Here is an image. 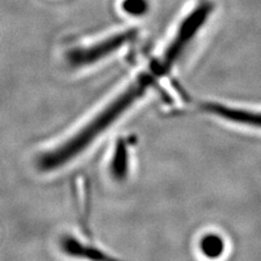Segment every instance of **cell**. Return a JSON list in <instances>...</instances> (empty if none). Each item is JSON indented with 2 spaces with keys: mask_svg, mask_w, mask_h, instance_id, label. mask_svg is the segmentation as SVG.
<instances>
[{
  "mask_svg": "<svg viewBox=\"0 0 261 261\" xmlns=\"http://www.w3.org/2000/svg\"><path fill=\"white\" fill-rule=\"evenodd\" d=\"M157 75L152 71L151 73H143L132 85L103 108L77 133L56 147L54 150L43 153L37 161L38 169L43 172H50L62 168L77 157L93 144L97 137L106 132V129L111 126L130 106L140 99L147 89L152 85Z\"/></svg>",
  "mask_w": 261,
  "mask_h": 261,
  "instance_id": "1",
  "label": "cell"
},
{
  "mask_svg": "<svg viewBox=\"0 0 261 261\" xmlns=\"http://www.w3.org/2000/svg\"><path fill=\"white\" fill-rule=\"evenodd\" d=\"M211 11V6L208 4H203L193 11L187 18L183 21L182 25L179 27L176 36L173 39V42L168 47L167 51L163 56V58L160 62L154 64L151 71L157 76L165 74L171 67L175 63L176 59L178 58L185 47L189 45L190 40L195 36L197 31L201 28L203 22L206 21L207 15Z\"/></svg>",
  "mask_w": 261,
  "mask_h": 261,
  "instance_id": "2",
  "label": "cell"
},
{
  "mask_svg": "<svg viewBox=\"0 0 261 261\" xmlns=\"http://www.w3.org/2000/svg\"><path fill=\"white\" fill-rule=\"evenodd\" d=\"M136 34L137 32L135 30H128L105 39L94 46L73 49V50L68 53V62L72 67H84V65L93 64L98 60L102 59L103 57H107L113 51L118 50L121 46L132 40Z\"/></svg>",
  "mask_w": 261,
  "mask_h": 261,
  "instance_id": "3",
  "label": "cell"
},
{
  "mask_svg": "<svg viewBox=\"0 0 261 261\" xmlns=\"http://www.w3.org/2000/svg\"><path fill=\"white\" fill-rule=\"evenodd\" d=\"M61 249L65 255L87 261H121L114 258L99 248L92 245H86L73 236H63L60 242Z\"/></svg>",
  "mask_w": 261,
  "mask_h": 261,
  "instance_id": "4",
  "label": "cell"
},
{
  "mask_svg": "<svg viewBox=\"0 0 261 261\" xmlns=\"http://www.w3.org/2000/svg\"><path fill=\"white\" fill-rule=\"evenodd\" d=\"M202 109L216 116L223 118L225 120L242 123L245 125H250L255 127H261V112H251L247 110L234 109L219 103H205L202 105Z\"/></svg>",
  "mask_w": 261,
  "mask_h": 261,
  "instance_id": "5",
  "label": "cell"
},
{
  "mask_svg": "<svg viewBox=\"0 0 261 261\" xmlns=\"http://www.w3.org/2000/svg\"><path fill=\"white\" fill-rule=\"evenodd\" d=\"M130 138L121 137L116 145L110 161V174L116 181H123L128 173V147Z\"/></svg>",
  "mask_w": 261,
  "mask_h": 261,
  "instance_id": "6",
  "label": "cell"
},
{
  "mask_svg": "<svg viewBox=\"0 0 261 261\" xmlns=\"http://www.w3.org/2000/svg\"><path fill=\"white\" fill-rule=\"evenodd\" d=\"M200 249L203 256L215 259L222 255L224 249V243L220 236L216 234H209L200 241Z\"/></svg>",
  "mask_w": 261,
  "mask_h": 261,
  "instance_id": "7",
  "label": "cell"
},
{
  "mask_svg": "<svg viewBox=\"0 0 261 261\" xmlns=\"http://www.w3.org/2000/svg\"><path fill=\"white\" fill-rule=\"evenodd\" d=\"M122 9L130 15H143L148 10V3L147 0H124Z\"/></svg>",
  "mask_w": 261,
  "mask_h": 261,
  "instance_id": "8",
  "label": "cell"
}]
</instances>
